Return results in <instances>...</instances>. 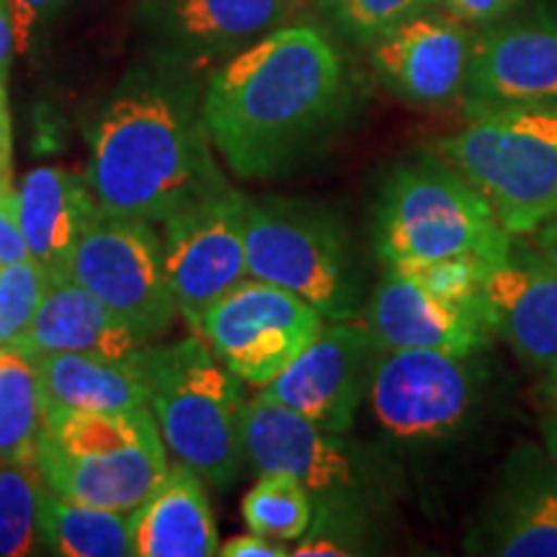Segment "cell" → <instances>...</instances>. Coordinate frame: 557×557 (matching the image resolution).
<instances>
[{
  "label": "cell",
  "mask_w": 557,
  "mask_h": 557,
  "mask_svg": "<svg viewBox=\"0 0 557 557\" xmlns=\"http://www.w3.org/2000/svg\"><path fill=\"white\" fill-rule=\"evenodd\" d=\"M62 3H65V0H5V5H9V13H11L13 39H16L18 52H26V47H29L32 32L34 26H37V21Z\"/></svg>",
  "instance_id": "33"
},
{
  "label": "cell",
  "mask_w": 557,
  "mask_h": 557,
  "mask_svg": "<svg viewBox=\"0 0 557 557\" xmlns=\"http://www.w3.org/2000/svg\"><path fill=\"white\" fill-rule=\"evenodd\" d=\"M462 101L468 116L557 103L555 0L511 11L475 32Z\"/></svg>",
  "instance_id": "13"
},
{
  "label": "cell",
  "mask_w": 557,
  "mask_h": 557,
  "mask_svg": "<svg viewBox=\"0 0 557 557\" xmlns=\"http://www.w3.org/2000/svg\"><path fill=\"white\" fill-rule=\"evenodd\" d=\"M312 517V496L284 472H263L243 498V521L250 532L278 542L302 540L310 532Z\"/></svg>",
  "instance_id": "27"
},
{
  "label": "cell",
  "mask_w": 557,
  "mask_h": 557,
  "mask_svg": "<svg viewBox=\"0 0 557 557\" xmlns=\"http://www.w3.org/2000/svg\"><path fill=\"white\" fill-rule=\"evenodd\" d=\"M493 263H485L472 256H455V259H436V261H416V263H400V267H385L398 269L403 274L416 278L423 289L431 295L451 299V302H478L480 287L483 278Z\"/></svg>",
  "instance_id": "30"
},
{
  "label": "cell",
  "mask_w": 557,
  "mask_h": 557,
  "mask_svg": "<svg viewBox=\"0 0 557 557\" xmlns=\"http://www.w3.org/2000/svg\"><path fill=\"white\" fill-rule=\"evenodd\" d=\"M468 553L557 557V462L547 451H513L496 496L468 537Z\"/></svg>",
  "instance_id": "19"
},
{
  "label": "cell",
  "mask_w": 557,
  "mask_h": 557,
  "mask_svg": "<svg viewBox=\"0 0 557 557\" xmlns=\"http://www.w3.org/2000/svg\"><path fill=\"white\" fill-rule=\"evenodd\" d=\"M148 408L165 449L201 480L225 491L238 480L246 395L243 382L199 336L173 346H145Z\"/></svg>",
  "instance_id": "6"
},
{
  "label": "cell",
  "mask_w": 557,
  "mask_h": 557,
  "mask_svg": "<svg viewBox=\"0 0 557 557\" xmlns=\"http://www.w3.org/2000/svg\"><path fill=\"white\" fill-rule=\"evenodd\" d=\"M323 325V315L305 299L250 276L227 289L194 333L240 382L267 387Z\"/></svg>",
  "instance_id": "12"
},
{
  "label": "cell",
  "mask_w": 557,
  "mask_h": 557,
  "mask_svg": "<svg viewBox=\"0 0 557 557\" xmlns=\"http://www.w3.org/2000/svg\"><path fill=\"white\" fill-rule=\"evenodd\" d=\"M45 421L34 361L18 346H0V459L34 455Z\"/></svg>",
  "instance_id": "25"
},
{
  "label": "cell",
  "mask_w": 557,
  "mask_h": 557,
  "mask_svg": "<svg viewBox=\"0 0 557 557\" xmlns=\"http://www.w3.org/2000/svg\"><path fill=\"white\" fill-rule=\"evenodd\" d=\"M431 150L483 194L511 235H532L557 212V103L470 116Z\"/></svg>",
  "instance_id": "7"
},
{
  "label": "cell",
  "mask_w": 557,
  "mask_h": 557,
  "mask_svg": "<svg viewBox=\"0 0 557 557\" xmlns=\"http://www.w3.org/2000/svg\"><path fill=\"white\" fill-rule=\"evenodd\" d=\"M45 493L37 451L0 459V557L32 555L39 537Z\"/></svg>",
  "instance_id": "26"
},
{
  "label": "cell",
  "mask_w": 557,
  "mask_h": 557,
  "mask_svg": "<svg viewBox=\"0 0 557 557\" xmlns=\"http://www.w3.org/2000/svg\"><path fill=\"white\" fill-rule=\"evenodd\" d=\"M70 278L143 341L158 338L178 315L163 240L150 222L96 212L70 259Z\"/></svg>",
  "instance_id": "9"
},
{
  "label": "cell",
  "mask_w": 557,
  "mask_h": 557,
  "mask_svg": "<svg viewBox=\"0 0 557 557\" xmlns=\"http://www.w3.org/2000/svg\"><path fill=\"white\" fill-rule=\"evenodd\" d=\"M348 111L344 60L329 34L284 24L233 54L207 83L212 148L240 178H282L338 129Z\"/></svg>",
  "instance_id": "1"
},
{
  "label": "cell",
  "mask_w": 557,
  "mask_h": 557,
  "mask_svg": "<svg viewBox=\"0 0 557 557\" xmlns=\"http://www.w3.org/2000/svg\"><path fill=\"white\" fill-rule=\"evenodd\" d=\"M475 32L436 5L372 41L369 65L395 99L423 109L447 107L468 86Z\"/></svg>",
  "instance_id": "15"
},
{
  "label": "cell",
  "mask_w": 557,
  "mask_h": 557,
  "mask_svg": "<svg viewBox=\"0 0 557 557\" xmlns=\"http://www.w3.org/2000/svg\"><path fill=\"white\" fill-rule=\"evenodd\" d=\"M517 3L519 0H438V9L472 26V29H483V26L511 13Z\"/></svg>",
  "instance_id": "32"
},
{
  "label": "cell",
  "mask_w": 557,
  "mask_h": 557,
  "mask_svg": "<svg viewBox=\"0 0 557 557\" xmlns=\"http://www.w3.org/2000/svg\"><path fill=\"white\" fill-rule=\"evenodd\" d=\"M542 438H545V451L557 462V413L542 421Z\"/></svg>",
  "instance_id": "38"
},
{
  "label": "cell",
  "mask_w": 557,
  "mask_h": 557,
  "mask_svg": "<svg viewBox=\"0 0 557 557\" xmlns=\"http://www.w3.org/2000/svg\"><path fill=\"white\" fill-rule=\"evenodd\" d=\"M380 354L364 323L329 320L302 354L261 387V393L325 431L346 434L357 423Z\"/></svg>",
  "instance_id": "14"
},
{
  "label": "cell",
  "mask_w": 557,
  "mask_h": 557,
  "mask_svg": "<svg viewBox=\"0 0 557 557\" xmlns=\"http://www.w3.org/2000/svg\"><path fill=\"white\" fill-rule=\"evenodd\" d=\"M201 96L184 67L132 75L90 129L86 184L101 212L160 225L218 184Z\"/></svg>",
  "instance_id": "2"
},
{
  "label": "cell",
  "mask_w": 557,
  "mask_h": 557,
  "mask_svg": "<svg viewBox=\"0 0 557 557\" xmlns=\"http://www.w3.org/2000/svg\"><path fill=\"white\" fill-rule=\"evenodd\" d=\"M13 52H16V39H13L11 13L5 0H0V83H5V78H9Z\"/></svg>",
  "instance_id": "36"
},
{
  "label": "cell",
  "mask_w": 557,
  "mask_h": 557,
  "mask_svg": "<svg viewBox=\"0 0 557 557\" xmlns=\"http://www.w3.org/2000/svg\"><path fill=\"white\" fill-rule=\"evenodd\" d=\"M529 240L534 243L540 250H545L549 259L557 261V212L553 218H547L542 225L534 230L532 235H529Z\"/></svg>",
  "instance_id": "37"
},
{
  "label": "cell",
  "mask_w": 557,
  "mask_h": 557,
  "mask_svg": "<svg viewBox=\"0 0 557 557\" xmlns=\"http://www.w3.org/2000/svg\"><path fill=\"white\" fill-rule=\"evenodd\" d=\"M11 150H13V135H11L9 99H5V86H0V186H13Z\"/></svg>",
  "instance_id": "35"
},
{
  "label": "cell",
  "mask_w": 557,
  "mask_h": 557,
  "mask_svg": "<svg viewBox=\"0 0 557 557\" xmlns=\"http://www.w3.org/2000/svg\"><path fill=\"white\" fill-rule=\"evenodd\" d=\"M47 491L78 504L132 513L169 472L150 408L47 410L37 442Z\"/></svg>",
  "instance_id": "5"
},
{
  "label": "cell",
  "mask_w": 557,
  "mask_h": 557,
  "mask_svg": "<svg viewBox=\"0 0 557 557\" xmlns=\"http://www.w3.org/2000/svg\"><path fill=\"white\" fill-rule=\"evenodd\" d=\"M13 346H18L26 357H39V354L129 357L145 344L86 287L73 278H62L50 284L29 325Z\"/></svg>",
  "instance_id": "21"
},
{
  "label": "cell",
  "mask_w": 557,
  "mask_h": 557,
  "mask_svg": "<svg viewBox=\"0 0 557 557\" xmlns=\"http://www.w3.org/2000/svg\"><path fill=\"white\" fill-rule=\"evenodd\" d=\"M372 243L382 267L472 256L498 263L513 246L483 194L436 152L398 163L372 207Z\"/></svg>",
  "instance_id": "4"
},
{
  "label": "cell",
  "mask_w": 557,
  "mask_h": 557,
  "mask_svg": "<svg viewBox=\"0 0 557 557\" xmlns=\"http://www.w3.org/2000/svg\"><path fill=\"white\" fill-rule=\"evenodd\" d=\"M145 346L129 357L39 354L37 369L47 410H132L148 406Z\"/></svg>",
  "instance_id": "23"
},
{
  "label": "cell",
  "mask_w": 557,
  "mask_h": 557,
  "mask_svg": "<svg viewBox=\"0 0 557 557\" xmlns=\"http://www.w3.org/2000/svg\"><path fill=\"white\" fill-rule=\"evenodd\" d=\"M24 259H29V248L18 220V189L0 186V267Z\"/></svg>",
  "instance_id": "31"
},
{
  "label": "cell",
  "mask_w": 557,
  "mask_h": 557,
  "mask_svg": "<svg viewBox=\"0 0 557 557\" xmlns=\"http://www.w3.org/2000/svg\"><path fill=\"white\" fill-rule=\"evenodd\" d=\"M50 284V276L32 259L0 267V346L16 344Z\"/></svg>",
  "instance_id": "29"
},
{
  "label": "cell",
  "mask_w": 557,
  "mask_h": 557,
  "mask_svg": "<svg viewBox=\"0 0 557 557\" xmlns=\"http://www.w3.org/2000/svg\"><path fill=\"white\" fill-rule=\"evenodd\" d=\"M478 354L382 351L369 380V406L389 442L431 447L457 436L475 410Z\"/></svg>",
  "instance_id": "10"
},
{
  "label": "cell",
  "mask_w": 557,
  "mask_h": 557,
  "mask_svg": "<svg viewBox=\"0 0 557 557\" xmlns=\"http://www.w3.org/2000/svg\"><path fill=\"white\" fill-rule=\"evenodd\" d=\"M246 207V194L222 178L160 222L173 299L194 331L201 315L248 276Z\"/></svg>",
  "instance_id": "11"
},
{
  "label": "cell",
  "mask_w": 557,
  "mask_h": 557,
  "mask_svg": "<svg viewBox=\"0 0 557 557\" xmlns=\"http://www.w3.org/2000/svg\"><path fill=\"white\" fill-rule=\"evenodd\" d=\"M248 276L289 289L323 320H357L364 274L346 227L329 209L299 199H248Z\"/></svg>",
  "instance_id": "8"
},
{
  "label": "cell",
  "mask_w": 557,
  "mask_h": 557,
  "mask_svg": "<svg viewBox=\"0 0 557 557\" xmlns=\"http://www.w3.org/2000/svg\"><path fill=\"white\" fill-rule=\"evenodd\" d=\"M0 86H5V83H0Z\"/></svg>",
  "instance_id": "40"
},
{
  "label": "cell",
  "mask_w": 557,
  "mask_h": 557,
  "mask_svg": "<svg viewBox=\"0 0 557 557\" xmlns=\"http://www.w3.org/2000/svg\"><path fill=\"white\" fill-rule=\"evenodd\" d=\"M299 0H150L148 18L165 65L230 60L284 26Z\"/></svg>",
  "instance_id": "17"
},
{
  "label": "cell",
  "mask_w": 557,
  "mask_h": 557,
  "mask_svg": "<svg viewBox=\"0 0 557 557\" xmlns=\"http://www.w3.org/2000/svg\"><path fill=\"white\" fill-rule=\"evenodd\" d=\"M39 537L62 557H129L132 513L41 493Z\"/></svg>",
  "instance_id": "24"
},
{
  "label": "cell",
  "mask_w": 557,
  "mask_h": 557,
  "mask_svg": "<svg viewBox=\"0 0 557 557\" xmlns=\"http://www.w3.org/2000/svg\"><path fill=\"white\" fill-rule=\"evenodd\" d=\"M341 436L263 393L248 400L243 416L246 462L259 475L284 472L295 478L315 506L310 532L289 557L359 555L361 534L389 496L372 457Z\"/></svg>",
  "instance_id": "3"
},
{
  "label": "cell",
  "mask_w": 557,
  "mask_h": 557,
  "mask_svg": "<svg viewBox=\"0 0 557 557\" xmlns=\"http://www.w3.org/2000/svg\"><path fill=\"white\" fill-rule=\"evenodd\" d=\"M478 299L491 331L529 369L557 367V261L529 235H513L506 259L487 269Z\"/></svg>",
  "instance_id": "16"
},
{
  "label": "cell",
  "mask_w": 557,
  "mask_h": 557,
  "mask_svg": "<svg viewBox=\"0 0 557 557\" xmlns=\"http://www.w3.org/2000/svg\"><path fill=\"white\" fill-rule=\"evenodd\" d=\"M218 549V521L201 478L186 465H169L158 491L132 511V555L212 557Z\"/></svg>",
  "instance_id": "22"
},
{
  "label": "cell",
  "mask_w": 557,
  "mask_h": 557,
  "mask_svg": "<svg viewBox=\"0 0 557 557\" xmlns=\"http://www.w3.org/2000/svg\"><path fill=\"white\" fill-rule=\"evenodd\" d=\"M341 37L359 47L385 37L403 21L436 9L438 0H315Z\"/></svg>",
  "instance_id": "28"
},
{
  "label": "cell",
  "mask_w": 557,
  "mask_h": 557,
  "mask_svg": "<svg viewBox=\"0 0 557 557\" xmlns=\"http://www.w3.org/2000/svg\"><path fill=\"white\" fill-rule=\"evenodd\" d=\"M99 212L86 178L67 169L41 165L21 178L18 220L29 259L50 276L70 278V259L83 230Z\"/></svg>",
  "instance_id": "20"
},
{
  "label": "cell",
  "mask_w": 557,
  "mask_h": 557,
  "mask_svg": "<svg viewBox=\"0 0 557 557\" xmlns=\"http://www.w3.org/2000/svg\"><path fill=\"white\" fill-rule=\"evenodd\" d=\"M547 395H549V400L557 406V367H553L547 372Z\"/></svg>",
  "instance_id": "39"
},
{
  "label": "cell",
  "mask_w": 557,
  "mask_h": 557,
  "mask_svg": "<svg viewBox=\"0 0 557 557\" xmlns=\"http://www.w3.org/2000/svg\"><path fill=\"white\" fill-rule=\"evenodd\" d=\"M292 549H287L278 540L263 537V534H240L222 542L218 555L222 557H289Z\"/></svg>",
  "instance_id": "34"
},
{
  "label": "cell",
  "mask_w": 557,
  "mask_h": 557,
  "mask_svg": "<svg viewBox=\"0 0 557 557\" xmlns=\"http://www.w3.org/2000/svg\"><path fill=\"white\" fill-rule=\"evenodd\" d=\"M364 325L380 351L480 354L491 341V325L478 302H451L423 289L398 269H385L367 299Z\"/></svg>",
  "instance_id": "18"
}]
</instances>
